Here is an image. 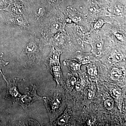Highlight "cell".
Returning a JSON list of instances; mask_svg holds the SVG:
<instances>
[{
	"label": "cell",
	"mask_w": 126,
	"mask_h": 126,
	"mask_svg": "<svg viewBox=\"0 0 126 126\" xmlns=\"http://www.w3.org/2000/svg\"><path fill=\"white\" fill-rule=\"evenodd\" d=\"M44 41L38 35L31 33L21 54L20 59L25 68H30L40 62L43 55Z\"/></svg>",
	"instance_id": "6da1fadb"
},
{
	"label": "cell",
	"mask_w": 126,
	"mask_h": 126,
	"mask_svg": "<svg viewBox=\"0 0 126 126\" xmlns=\"http://www.w3.org/2000/svg\"><path fill=\"white\" fill-rule=\"evenodd\" d=\"M63 17L59 12H52L45 21L39 35L46 43L56 33L63 30L64 27Z\"/></svg>",
	"instance_id": "7a4b0ae2"
},
{
	"label": "cell",
	"mask_w": 126,
	"mask_h": 126,
	"mask_svg": "<svg viewBox=\"0 0 126 126\" xmlns=\"http://www.w3.org/2000/svg\"><path fill=\"white\" fill-rule=\"evenodd\" d=\"M0 73L6 82L7 85L5 99L11 101L13 104L19 102L20 99L22 95L18 90V83L20 81H22V79L17 78H14L13 79V82H11L10 80H7L6 76L2 73L1 70L0 71Z\"/></svg>",
	"instance_id": "3957f363"
},
{
	"label": "cell",
	"mask_w": 126,
	"mask_h": 126,
	"mask_svg": "<svg viewBox=\"0 0 126 126\" xmlns=\"http://www.w3.org/2000/svg\"><path fill=\"white\" fill-rule=\"evenodd\" d=\"M32 87L31 90L29 88H26L24 95L21 96L20 99L19 104L24 109H26L36 101L43 100V98L37 94L36 85L32 84Z\"/></svg>",
	"instance_id": "277c9868"
},
{
	"label": "cell",
	"mask_w": 126,
	"mask_h": 126,
	"mask_svg": "<svg viewBox=\"0 0 126 126\" xmlns=\"http://www.w3.org/2000/svg\"><path fill=\"white\" fill-rule=\"evenodd\" d=\"M5 18L8 25L17 26L21 29L28 30L30 27L29 20L25 16L7 12Z\"/></svg>",
	"instance_id": "5b68a950"
},
{
	"label": "cell",
	"mask_w": 126,
	"mask_h": 126,
	"mask_svg": "<svg viewBox=\"0 0 126 126\" xmlns=\"http://www.w3.org/2000/svg\"><path fill=\"white\" fill-rule=\"evenodd\" d=\"M61 94L59 93L55 94L51 98L44 97L43 100L45 102L46 107L50 116L55 114L58 110L62 102Z\"/></svg>",
	"instance_id": "8992f818"
},
{
	"label": "cell",
	"mask_w": 126,
	"mask_h": 126,
	"mask_svg": "<svg viewBox=\"0 0 126 126\" xmlns=\"http://www.w3.org/2000/svg\"><path fill=\"white\" fill-rule=\"evenodd\" d=\"M48 40L50 42L47 43L46 45L49 44L52 45L53 47L59 49L60 48L65 47L68 41V38L65 32L63 30L56 33Z\"/></svg>",
	"instance_id": "52a82bcc"
},
{
	"label": "cell",
	"mask_w": 126,
	"mask_h": 126,
	"mask_svg": "<svg viewBox=\"0 0 126 126\" xmlns=\"http://www.w3.org/2000/svg\"><path fill=\"white\" fill-rule=\"evenodd\" d=\"M67 11L68 18L72 21L75 24H80L83 23L85 16L83 14H81L75 9H73L70 6H68Z\"/></svg>",
	"instance_id": "ba28073f"
},
{
	"label": "cell",
	"mask_w": 126,
	"mask_h": 126,
	"mask_svg": "<svg viewBox=\"0 0 126 126\" xmlns=\"http://www.w3.org/2000/svg\"><path fill=\"white\" fill-rule=\"evenodd\" d=\"M63 64L67 66L68 68L74 73H76L80 70V65L81 64L75 59L65 60L63 62Z\"/></svg>",
	"instance_id": "9c48e42d"
},
{
	"label": "cell",
	"mask_w": 126,
	"mask_h": 126,
	"mask_svg": "<svg viewBox=\"0 0 126 126\" xmlns=\"http://www.w3.org/2000/svg\"><path fill=\"white\" fill-rule=\"evenodd\" d=\"M92 49V52L96 56H99L102 53L103 42L102 40H98L91 43Z\"/></svg>",
	"instance_id": "30bf717a"
},
{
	"label": "cell",
	"mask_w": 126,
	"mask_h": 126,
	"mask_svg": "<svg viewBox=\"0 0 126 126\" xmlns=\"http://www.w3.org/2000/svg\"><path fill=\"white\" fill-rule=\"evenodd\" d=\"M77 58L81 64L87 63L90 62V56L88 54L84 53L80 51L77 52Z\"/></svg>",
	"instance_id": "8fae6325"
},
{
	"label": "cell",
	"mask_w": 126,
	"mask_h": 126,
	"mask_svg": "<svg viewBox=\"0 0 126 126\" xmlns=\"http://www.w3.org/2000/svg\"><path fill=\"white\" fill-rule=\"evenodd\" d=\"M121 76V72L117 68H114L111 72V78L114 80H116Z\"/></svg>",
	"instance_id": "7c38bea8"
},
{
	"label": "cell",
	"mask_w": 126,
	"mask_h": 126,
	"mask_svg": "<svg viewBox=\"0 0 126 126\" xmlns=\"http://www.w3.org/2000/svg\"><path fill=\"white\" fill-rule=\"evenodd\" d=\"M108 23L107 21H105L102 19H99L96 21L94 22L93 24V27L94 29L95 30H99L101 28L104 24Z\"/></svg>",
	"instance_id": "4fadbf2b"
},
{
	"label": "cell",
	"mask_w": 126,
	"mask_h": 126,
	"mask_svg": "<svg viewBox=\"0 0 126 126\" xmlns=\"http://www.w3.org/2000/svg\"><path fill=\"white\" fill-rule=\"evenodd\" d=\"M113 12L115 15L118 16H122L123 13V7L121 5H115Z\"/></svg>",
	"instance_id": "5bb4252c"
},
{
	"label": "cell",
	"mask_w": 126,
	"mask_h": 126,
	"mask_svg": "<svg viewBox=\"0 0 126 126\" xmlns=\"http://www.w3.org/2000/svg\"><path fill=\"white\" fill-rule=\"evenodd\" d=\"M68 119V115L64 113L59 118L57 121V122L59 125H63L67 122Z\"/></svg>",
	"instance_id": "9a60e30c"
},
{
	"label": "cell",
	"mask_w": 126,
	"mask_h": 126,
	"mask_svg": "<svg viewBox=\"0 0 126 126\" xmlns=\"http://www.w3.org/2000/svg\"><path fill=\"white\" fill-rule=\"evenodd\" d=\"M12 0H0V10H3L8 6Z\"/></svg>",
	"instance_id": "2e32d148"
},
{
	"label": "cell",
	"mask_w": 126,
	"mask_h": 126,
	"mask_svg": "<svg viewBox=\"0 0 126 126\" xmlns=\"http://www.w3.org/2000/svg\"><path fill=\"white\" fill-rule=\"evenodd\" d=\"M4 53L2 52L0 53V71L6 65L9 64V62L4 61L3 60V56Z\"/></svg>",
	"instance_id": "e0dca14e"
},
{
	"label": "cell",
	"mask_w": 126,
	"mask_h": 126,
	"mask_svg": "<svg viewBox=\"0 0 126 126\" xmlns=\"http://www.w3.org/2000/svg\"><path fill=\"white\" fill-rule=\"evenodd\" d=\"M123 55L120 52L115 53L113 56V60L115 62H118L122 60L123 58Z\"/></svg>",
	"instance_id": "ac0fdd59"
},
{
	"label": "cell",
	"mask_w": 126,
	"mask_h": 126,
	"mask_svg": "<svg viewBox=\"0 0 126 126\" xmlns=\"http://www.w3.org/2000/svg\"><path fill=\"white\" fill-rule=\"evenodd\" d=\"M104 106L107 109L111 110L113 107V102L110 99H107L104 102Z\"/></svg>",
	"instance_id": "d6986e66"
},
{
	"label": "cell",
	"mask_w": 126,
	"mask_h": 126,
	"mask_svg": "<svg viewBox=\"0 0 126 126\" xmlns=\"http://www.w3.org/2000/svg\"><path fill=\"white\" fill-rule=\"evenodd\" d=\"M88 73L91 75H97V70L96 68L94 66L88 67Z\"/></svg>",
	"instance_id": "ffe728a7"
},
{
	"label": "cell",
	"mask_w": 126,
	"mask_h": 126,
	"mask_svg": "<svg viewBox=\"0 0 126 126\" xmlns=\"http://www.w3.org/2000/svg\"><path fill=\"white\" fill-rule=\"evenodd\" d=\"M113 94L117 97H119L121 96V91L119 89H113Z\"/></svg>",
	"instance_id": "44dd1931"
},
{
	"label": "cell",
	"mask_w": 126,
	"mask_h": 126,
	"mask_svg": "<svg viewBox=\"0 0 126 126\" xmlns=\"http://www.w3.org/2000/svg\"><path fill=\"white\" fill-rule=\"evenodd\" d=\"M53 5H57L60 2V0H47Z\"/></svg>",
	"instance_id": "7402d4cb"
},
{
	"label": "cell",
	"mask_w": 126,
	"mask_h": 126,
	"mask_svg": "<svg viewBox=\"0 0 126 126\" xmlns=\"http://www.w3.org/2000/svg\"><path fill=\"white\" fill-rule=\"evenodd\" d=\"M94 96V92L92 90H90L88 94V98L89 99H92L93 98Z\"/></svg>",
	"instance_id": "603a6c76"
},
{
	"label": "cell",
	"mask_w": 126,
	"mask_h": 126,
	"mask_svg": "<svg viewBox=\"0 0 126 126\" xmlns=\"http://www.w3.org/2000/svg\"><path fill=\"white\" fill-rule=\"evenodd\" d=\"M75 88L76 90L78 91H80L81 89V83L80 82H78L76 83V86H75Z\"/></svg>",
	"instance_id": "cb8c5ba5"
},
{
	"label": "cell",
	"mask_w": 126,
	"mask_h": 126,
	"mask_svg": "<svg viewBox=\"0 0 126 126\" xmlns=\"http://www.w3.org/2000/svg\"><path fill=\"white\" fill-rule=\"evenodd\" d=\"M115 35L116 37L118 39H122V34L120 33H116V32L115 34Z\"/></svg>",
	"instance_id": "d4e9b609"
},
{
	"label": "cell",
	"mask_w": 126,
	"mask_h": 126,
	"mask_svg": "<svg viewBox=\"0 0 126 126\" xmlns=\"http://www.w3.org/2000/svg\"><path fill=\"white\" fill-rule=\"evenodd\" d=\"M70 82H71V84H72L73 86L76 83V81H77V79L76 78L74 77H72L70 79Z\"/></svg>",
	"instance_id": "484cf974"
}]
</instances>
